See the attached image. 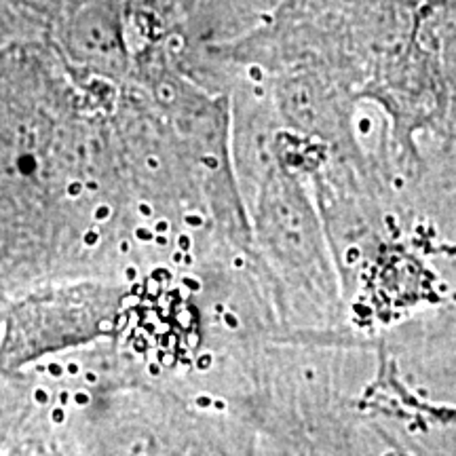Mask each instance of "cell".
Segmentation results:
<instances>
[]
</instances>
